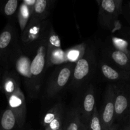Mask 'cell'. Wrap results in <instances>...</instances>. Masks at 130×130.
<instances>
[{
    "label": "cell",
    "instance_id": "1",
    "mask_svg": "<svg viewBox=\"0 0 130 130\" xmlns=\"http://www.w3.org/2000/svg\"><path fill=\"white\" fill-rule=\"evenodd\" d=\"M98 48L92 42H87L83 55L75 63L69 88L74 91H80L90 83L96 74L98 62Z\"/></svg>",
    "mask_w": 130,
    "mask_h": 130
},
{
    "label": "cell",
    "instance_id": "2",
    "mask_svg": "<svg viewBox=\"0 0 130 130\" xmlns=\"http://www.w3.org/2000/svg\"><path fill=\"white\" fill-rule=\"evenodd\" d=\"M52 25L48 19L40 21L30 18L29 24L20 34L19 45L22 51L32 58L39 43L48 34Z\"/></svg>",
    "mask_w": 130,
    "mask_h": 130
},
{
    "label": "cell",
    "instance_id": "3",
    "mask_svg": "<svg viewBox=\"0 0 130 130\" xmlns=\"http://www.w3.org/2000/svg\"><path fill=\"white\" fill-rule=\"evenodd\" d=\"M31 58L22 51L20 45L18 46L10 60V69L13 70L18 74L20 81H23L28 95L32 99L39 96L34 88V82L30 72Z\"/></svg>",
    "mask_w": 130,
    "mask_h": 130
},
{
    "label": "cell",
    "instance_id": "4",
    "mask_svg": "<svg viewBox=\"0 0 130 130\" xmlns=\"http://www.w3.org/2000/svg\"><path fill=\"white\" fill-rule=\"evenodd\" d=\"M75 63H67L56 66L46 85L44 96L47 99H54L68 86L71 81Z\"/></svg>",
    "mask_w": 130,
    "mask_h": 130
},
{
    "label": "cell",
    "instance_id": "5",
    "mask_svg": "<svg viewBox=\"0 0 130 130\" xmlns=\"http://www.w3.org/2000/svg\"><path fill=\"white\" fill-rule=\"evenodd\" d=\"M19 30L13 21H8L0 32V66L10 69L11 55L19 45Z\"/></svg>",
    "mask_w": 130,
    "mask_h": 130
},
{
    "label": "cell",
    "instance_id": "6",
    "mask_svg": "<svg viewBox=\"0 0 130 130\" xmlns=\"http://www.w3.org/2000/svg\"><path fill=\"white\" fill-rule=\"evenodd\" d=\"M115 92V123L130 122V82L112 83Z\"/></svg>",
    "mask_w": 130,
    "mask_h": 130
},
{
    "label": "cell",
    "instance_id": "7",
    "mask_svg": "<svg viewBox=\"0 0 130 130\" xmlns=\"http://www.w3.org/2000/svg\"><path fill=\"white\" fill-rule=\"evenodd\" d=\"M49 32L39 43L34 56L32 57L31 62H30V72H31L35 90L38 95L41 88L43 77L46 71L47 70V46H48V38Z\"/></svg>",
    "mask_w": 130,
    "mask_h": 130
},
{
    "label": "cell",
    "instance_id": "8",
    "mask_svg": "<svg viewBox=\"0 0 130 130\" xmlns=\"http://www.w3.org/2000/svg\"><path fill=\"white\" fill-rule=\"evenodd\" d=\"M80 91L81 94L76 108L81 117V122L86 126L96 107L95 88L93 85L90 83Z\"/></svg>",
    "mask_w": 130,
    "mask_h": 130
},
{
    "label": "cell",
    "instance_id": "9",
    "mask_svg": "<svg viewBox=\"0 0 130 130\" xmlns=\"http://www.w3.org/2000/svg\"><path fill=\"white\" fill-rule=\"evenodd\" d=\"M67 63L66 52L61 47L60 39L52 25L48 38L46 69L52 66Z\"/></svg>",
    "mask_w": 130,
    "mask_h": 130
},
{
    "label": "cell",
    "instance_id": "10",
    "mask_svg": "<svg viewBox=\"0 0 130 130\" xmlns=\"http://www.w3.org/2000/svg\"><path fill=\"white\" fill-rule=\"evenodd\" d=\"M96 73L100 79L109 83L130 82V72L119 69L99 57Z\"/></svg>",
    "mask_w": 130,
    "mask_h": 130
},
{
    "label": "cell",
    "instance_id": "11",
    "mask_svg": "<svg viewBox=\"0 0 130 130\" xmlns=\"http://www.w3.org/2000/svg\"><path fill=\"white\" fill-rule=\"evenodd\" d=\"M99 57L119 69L130 72V56L116 49L110 43L102 45Z\"/></svg>",
    "mask_w": 130,
    "mask_h": 130
},
{
    "label": "cell",
    "instance_id": "12",
    "mask_svg": "<svg viewBox=\"0 0 130 130\" xmlns=\"http://www.w3.org/2000/svg\"><path fill=\"white\" fill-rule=\"evenodd\" d=\"M99 114L104 130H108L115 123V92L112 83L107 86Z\"/></svg>",
    "mask_w": 130,
    "mask_h": 130
},
{
    "label": "cell",
    "instance_id": "13",
    "mask_svg": "<svg viewBox=\"0 0 130 130\" xmlns=\"http://www.w3.org/2000/svg\"><path fill=\"white\" fill-rule=\"evenodd\" d=\"M99 22L105 29H111L122 13V7L116 0H102L99 4Z\"/></svg>",
    "mask_w": 130,
    "mask_h": 130
},
{
    "label": "cell",
    "instance_id": "14",
    "mask_svg": "<svg viewBox=\"0 0 130 130\" xmlns=\"http://www.w3.org/2000/svg\"><path fill=\"white\" fill-rule=\"evenodd\" d=\"M66 112L62 102L55 104L43 118L42 124L44 130H63Z\"/></svg>",
    "mask_w": 130,
    "mask_h": 130
},
{
    "label": "cell",
    "instance_id": "15",
    "mask_svg": "<svg viewBox=\"0 0 130 130\" xmlns=\"http://www.w3.org/2000/svg\"><path fill=\"white\" fill-rule=\"evenodd\" d=\"M6 100L8 107L15 113L20 126L23 128L26 119L27 107L25 95L22 89L17 90L13 93L6 97Z\"/></svg>",
    "mask_w": 130,
    "mask_h": 130
},
{
    "label": "cell",
    "instance_id": "16",
    "mask_svg": "<svg viewBox=\"0 0 130 130\" xmlns=\"http://www.w3.org/2000/svg\"><path fill=\"white\" fill-rule=\"evenodd\" d=\"M20 79L13 69H5L1 79V91L8 97L21 88Z\"/></svg>",
    "mask_w": 130,
    "mask_h": 130
},
{
    "label": "cell",
    "instance_id": "17",
    "mask_svg": "<svg viewBox=\"0 0 130 130\" xmlns=\"http://www.w3.org/2000/svg\"><path fill=\"white\" fill-rule=\"evenodd\" d=\"M55 1V0H36L32 8V19L40 21L47 19Z\"/></svg>",
    "mask_w": 130,
    "mask_h": 130
},
{
    "label": "cell",
    "instance_id": "18",
    "mask_svg": "<svg viewBox=\"0 0 130 130\" xmlns=\"http://www.w3.org/2000/svg\"><path fill=\"white\" fill-rule=\"evenodd\" d=\"M18 118L9 107L2 111L0 115V130H22Z\"/></svg>",
    "mask_w": 130,
    "mask_h": 130
},
{
    "label": "cell",
    "instance_id": "19",
    "mask_svg": "<svg viewBox=\"0 0 130 130\" xmlns=\"http://www.w3.org/2000/svg\"><path fill=\"white\" fill-rule=\"evenodd\" d=\"M81 117L76 107L69 109L66 112L63 130H81Z\"/></svg>",
    "mask_w": 130,
    "mask_h": 130
},
{
    "label": "cell",
    "instance_id": "20",
    "mask_svg": "<svg viewBox=\"0 0 130 130\" xmlns=\"http://www.w3.org/2000/svg\"><path fill=\"white\" fill-rule=\"evenodd\" d=\"M20 5L19 0H1L0 10L8 21H13Z\"/></svg>",
    "mask_w": 130,
    "mask_h": 130
},
{
    "label": "cell",
    "instance_id": "21",
    "mask_svg": "<svg viewBox=\"0 0 130 130\" xmlns=\"http://www.w3.org/2000/svg\"><path fill=\"white\" fill-rule=\"evenodd\" d=\"M32 9L30 8L28 5L22 1L19 5L16 15L17 17L20 32L25 29L27 24H29L32 16Z\"/></svg>",
    "mask_w": 130,
    "mask_h": 130
},
{
    "label": "cell",
    "instance_id": "22",
    "mask_svg": "<svg viewBox=\"0 0 130 130\" xmlns=\"http://www.w3.org/2000/svg\"><path fill=\"white\" fill-rule=\"evenodd\" d=\"M86 45H87V42H83L81 44L75 45L65 50L67 63H75L77 62L83 55L86 50Z\"/></svg>",
    "mask_w": 130,
    "mask_h": 130
},
{
    "label": "cell",
    "instance_id": "23",
    "mask_svg": "<svg viewBox=\"0 0 130 130\" xmlns=\"http://www.w3.org/2000/svg\"><path fill=\"white\" fill-rule=\"evenodd\" d=\"M110 44L116 49L120 50L130 56V44L126 39L118 37L112 36Z\"/></svg>",
    "mask_w": 130,
    "mask_h": 130
},
{
    "label": "cell",
    "instance_id": "24",
    "mask_svg": "<svg viewBox=\"0 0 130 130\" xmlns=\"http://www.w3.org/2000/svg\"><path fill=\"white\" fill-rule=\"evenodd\" d=\"M86 126L87 130H104L97 107H96Z\"/></svg>",
    "mask_w": 130,
    "mask_h": 130
},
{
    "label": "cell",
    "instance_id": "25",
    "mask_svg": "<svg viewBox=\"0 0 130 130\" xmlns=\"http://www.w3.org/2000/svg\"><path fill=\"white\" fill-rule=\"evenodd\" d=\"M35 1L36 0H22V2H24V3L26 4L27 5H28V6L32 9L33 6H34Z\"/></svg>",
    "mask_w": 130,
    "mask_h": 130
},
{
    "label": "cell",
    "instance_id": "26",
    "mask_svg": "<svg viewBox=\"0 0 130 130\" xmlns=\"http://www.w3.org/2000/svg\"><path fill=\"white\" fill-rule=\"evenodd\" d=\"M120 130H130V122L120 126Z\"/></svg>",
    "mask_w": 130,
    "mask_h": 130
},
{
    "label": "cell",
    "instance_id": "27",
    "mask_svg": "<svg viewBox=\"0 0 130 130\" xmlns=\"http://www.w3.org/2000/svg\"><path fill=\"white\" fill-rule=\"evenodd\" d=\"M108 130H120V126L117 123H114Z\"/></svg>",
    "mask_w": 130,
    "mask_h": 130
},
{
    "label": "cell",
    "instance_id": "28",
    "mask_svg": "<svg viewBox=\"0 0 130 130\" xmlns=\"http://www.w3.org/2000/svg\"><path fill=\"white\" fill-rule=\"evenodd\" d=\"M116 1H117V3H118L119 4L120 6H123V0H116Z\"/></svg>",
    "mask_w": 130,
    "mask_h": 130
},
{
    "label": "cell",
    "instance_id": "29",
    "mask_svg": "<svg viewBox=\"0 0 130 130\" xmlns=\"http://www.w3.org/2000/svg\"><path fill=\"white\" fill-rule=\"evenodd\" d=\"M81 130H87V128H86V126L85 125V124H83V123H82V125H81Z\"/></svg>",
    "mask_w": 130,
    "mask_h": 130
},
{
    "label": "cell",
    "instance_id": "30",
    "mask_svg": "<svg viewBox=\"0 0 130 130\" xmlns=\"http://www.w3.org/2000/svg\"><path fill=\"white\" fill-rule=\"evenodd\" d=\"M1 69H0V91H1Z\"/></svg>",
    "mask_w": 130,
    "mask_h": 130
},
{
    "label": "cell",
    "instance_id": "31",
    "mask_svg": "<svg viewBox=\"0 0 130 130\" xmlns=\"http://www.w3.org/2000/svg\"><path fill=\"white\" fill-rule=\"evenodd\" d=\"M101 1H102V0H96V1L97 2L98 5H99V4H100V3L101 2Z\"/></svg>",
    "mask_w": 130,
    "mask_h": 130
},
{
    "label": "cell",
    "instance_id": "32",
    "mask_svg": "<svg viewBox=\"0 0 130 130\" xmlns=\"http://www.w3.org/2000/svg\"><path fill=\"white\" fill-rule=\"evenodd\" d=\"M128 6H129V9L130 10V2H129V3H128Z\"/></svg>",
    "mask_w": 130,
    "mask_h": 130
},
{
    "label": "cell",
    "instance_id": "33",
    "mask_svg": "<svg viewBox=\"0 0 130 130\" xmlns=\"http://www.w3.org/2000/svg\"><path fill=\"white\" fill-rule=\"evenodd\" d=\"M20 1H22V0H19Z\"/></svg>",
    "mask_w": 130,
    "mask_h": 130
},
{
    "label": "cell",
    "instance_id": "34",
    "mask_svg": "<svg viewBox=\"0 0 130 130\" xmlns=\"http://www.w3.org/2000/svg\"><path fill=\"white\" fill-rule=\"evenodd\" d=\"M0 4H1V0H0Z\"/></svg>",
    "mask_w": 130,
    "mask_h": 130
}]
</instances>
